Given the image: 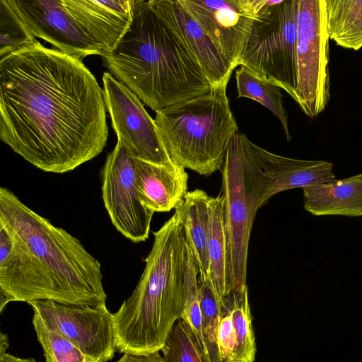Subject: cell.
Returning a JSON list of instances; mask_svg holds the SVG:
<instances>
[{
	"label": "cell",
	"instance_id": "603a6c76",
	"mask_svg": "<svg viewBox=\"0 0 362 362\" xmlns=\"http://www.w3.org/2000/svg\"><path fill=\"white\" fill-rule=\"evenodd\" d=\"M223 303H227L230 308L236 336V345L230 362H254L257 348L247 286L230 293L221 301V305Z\"/></svg>",
	"mask_w": 362,
	"mask_h": 362
},
{
	"label": "cell",
	"instance_id": "83f0119b",
	"mask_svg": "<svg viewBox=\"0 0 362 362\" xmlns=\"http://www.w3.org/2000/svg\"><path fill=\"white\" fill-rule=\"evenodd\" d=\"M217 344L223 362H230L236 345V336L230 306L223 303Z\"/></svg>",
	"mask_w": 362,
	"mask_h": 362
},
{
	"label": "cell",
	"instance_id": "277c9868",
	"mask_svg": "<svg viewBox=\"0 0 362 362\" xmlns=\"http://www.w3.org/2000/svg\"><path fill=\"white\" fill-rule=\"evenodd\" d=\"M153 234V243L135 289L112 313L119 353L160 351L182 314L188 243L180 206Z\"/></svg>",
	"mask_w": 362,
	"mask_h": 362
},
{
	"label": "cell",
	"instance_id": "4dcf8cb0",
	"mask_svg": "<svg viewBox=\"0 0 362 362\" xmlns=\"http://www.w3.org/2000/svg\"><path fill=\"white\" fill-rule=\"evenodd\" d=\"M8 335L2 332L0 333V356L6 354V350L8 347Z\"/></svg>",
	"mask_w": 362,
	"mask_h": 362
},
{
	"label": "cell",
	"instance_id": "9a60e30c",
	"mask_svg": "<svg viewBox=\"0 0 362 362\" xmlns=\"http://www.w3.org/2000/svg\"><path fill=\"white\" fill-rule=\"evenodd\" d=\"M165 23L199 64L211 89L227 87L235 67L179 0H150Z\"/></svg>",
	"mask_w": 362,
	"mask_h": 362
},
{
	"label": "cell",
	"instance_id": "7c38bea8",
	"mask_svg": "<svg viewBox=\"0 0 362 362\" xmlns=\"http://www.w3.org/2000/svg\"><path fill=\"white\" fill-rule=\"evenodd\" d=\"M28 303L48 327L96 362H107L115 356L113 317L105 304L79 307L49 300Z\"/></svg>",
	"mask_w": 362,
	"mask_h": 362
},
{
	"label": "cell",
	"instance_id": "8fae6325",
	"mask_svg": "<svg viewBox=\"0 0 362 362\" xmlns=\"http://www.w3.org/2000/svg\"><path fill=\"white\" fill-rule=\"evenodd\" d=\"M101 174L103 203L113 226L134 243L146 240L154 212L142 203L135 158L120 140L107 155Z\"/></svg>",
	"mask_w": 362,
	"mask_h": 362
},
{
	"label": "cell",
	"instance_id": "cb8c5ba5",
	"mask_svg": "<svg viewBox=\"0 0 362 362\" xmlns=\"http://www.w3.org/2000/svg\"><path fill=\"white\" fill-rule=\"evenodd\" d=\"M199 294L202 315V331L206 346V362H223L217 344L222 315L221 302L210 278L198 276Z\"/></svg>",
	"mask_w": 362,
	"mask_h": 362
},
{
	"label": "cell",
	"instance_id": "3957f363",
	"mask_svg": "<svg viewBox=\"0 0 362 362\" xmlns=\"http://www.w3.org/2000/svg\"><path fill=\"white\" fill-rule=\"evenodd\" d=\"M101 57L109 73L155 112L211 90L192 55L149 1L136 0L129 29Z\"/></svg>",
	"mask_w": 362,
	"mask_h": 362
},
{
	"label": "cell",
	"instance_id": "44dd1931",
	"mask_svg": "<svg viewBox=\"0 0 362 362\" xmlns=\"http://www.w3.org/2000/svg\"><path fill=\"white\" fill-rule=\"evenodd\" d=\"M238 98H247L262 105L279 120L288 141L291 140L287 112L283 105L280 88L240 66L235 71Z\"/></svg>",
	"mask_w": 362,
	"mask_h": 362
},
{
	"label": "cell",
	"instance_id": "7402d4cb",
	"mask_svg": "<svg viewBox=\"0 0 362 362\" xmlns=\"http://www.w3.org/2000/svg\"><path fill=\"white\" fill-rule=\"evenodd\" d=\"M208 253L209 278L221 302L227 296L226 286V238L223 199L220 194L210 197Z\"/></svg>",
	"mask_w": 362,
	"mask_h": 362
},
{
	"label": "cell",
	"instance_id": "e0dca14e",
	"mask_svg": "<svg viewBox=\"0 0 362 362\" xmlns=\"http://www.w3.org/2000/svg\"><path fill=\"white\" fill-rule=\"evenodd\" d=\"M138 191L145 206L155 212L176 209L188 192V175L179 165L166 166L135 158Z\"/></svg>",
	"mask_w": 362,
	"mask_h": 362
},
{
	"label": "cell",
	"instance_id": "9c48e42d",
	"mask_svg": "<svg viewBox=\"0 0 362 362\" xmlns=\"http://www.w3.org/2000/svg\"><path fill=\"white\" fill-rule=\"evenodd\" d=\"M223 224L226 238L227 296L247 286V262L250 236L255 215L245 188L236 134L233 136L221 168Z\"/></svg>",
	"mask_w": 362,
	"mask_h": 362
},
{
	"label": "cell",
	"instance_id": "f546056e",
	"mask_svg": "<svg viewBox=\"0 0 362 362\" xmlns=\"http://www.w3.org/2000/svg\"><path fill=\"white\" fill-rule=\"evenodd\" d=\"M0 362H37L33 358H21L9 354H4L0 356Z\"/></svg>",
	"mask_w": 362,
	"mask_h": 362
},
{
	"label": "cell",
	"instance_id": "8992f818",
	"mask_svg": "<svg viewBox=\"0 0 362 362\" xmlns=\"http://www.w3.org/2000/svg\"><path fill=\"white\" fill-rule=\"evenodd\" d=\"M298 0H263L239 66L273 83L297 101Z\"/></svg>",
	"mask_w": 362,
	"mask_h": 362
},
{
	"label": "cell",
	"instance_id": "ac0fdd59",
	"mask_svg": "<svg viewBox=\"0 0 362 362\" xmlns=\"http://www.w3.org/2000/svg\"><path fill=\"white\" fill-rule=\"evenodd\" d=\"M304 208L315 216H362V173L303 187Z\"/></svg>",
	"mask_w": 362,
	"mask_h": 362
},
{
	"label": "cell",
	"instance_id": "d6986e66",
	"mask_svg": "<svg viewBox=\"0 0 362 362\" xmlns=\"http://www.w3.org/2000/svg\"><path fill=\"white\" fill-rule=\"evenodd\" d=\"M210 197L199 189L187 193L180 205L188 245L194 256L199 275L209 277L208 241Z\"/></svg>",
	"mask_w": 362,
	"mask_h": 362
},
{
	"label": "cell",
	"instance_id": "f1b7e54d",
	"mask_svg": "<svg viewBox=\"0 0 362 362\" xmlns=\"http://www.w3.org/2000/svg\"><path fill=\"white\" fill-rule=\"evenodd\" d=\"M117 362H166L159 351L147 354H124Z\"/></svg>",
	"mask_w": 362,
	"mask_h": 362
},
{
	"label": "cell",
	"instance_id": "52a82bcc",
	"mask_svg": "<svg viewBox=\"0 0 362 362\" xmlns=\"http://www.w3.org/2000/svg\"><path fill=\"white\" fill-rule=\"evenodd\" d=\"M244 185L255 215L274 195L293 188L329 182L336 178L333 164L279 156L237 133Z\"/></svg>",
	"mask_w": 362,
	"mask_h": 362
},
{
	"label": "cell",
	"instance_id": "484cf974",
	"mask_svg": "<svg viewBox=\"0 0 362 362\" xmlns=\"http://www.w3.org/2000/svg\"><path fill=\"white\" fill-rule=\"evenodd\" d=\"M160 351L166 362H204L187 325L181 318L173 326Z\"/></svg>",
	"mask_w": 362,
	"mask_h": 362
},
{
	"label": "cell",
	"instance_id": "30bf717a",
	"mask_svg": "<svg viewBox=\"0 0 362 362\" xmlns=\"http://www.w3.org/2000/svg\"><path fill=\"white\" fill-rule=\"evenodd\" d=\"M106 109L117 139L134 158L173 166L155 119L129 88L109 72L103 75Z\"/></svg>",
	"mask_w": 362,
	"mask_h": 362
},
{
	"label": "cell",
	"instance_id": "5bb4252c",
	"mask_svg": "<svg viewBox=\"0 0 362 362\" xmlns=\"http://www.w3.org/2000/svg\"><path fill=\"white\" fill-rule=\"evenodd\" d=\"M236 68L263 0H179Z\"/></svg>",
	"mask_w": 362,
	"mask_h": 362
},
{
	"label": "cell",
	"instance_id": "ffe728a7",
	"mask_svg": "<svg viewBox=\"0 0 362 362\" xmlns=\"http://www.w3.org/2000/svg\"><path fill=\"white\" fill-rule=\"evenodd\" d=\"M329 40L355 51L362 47V0H325Z\"/></svg>",
	"mask_w": 362,
	"mask_h": 362
},
{
	"label": "cell",
	"instance_id": "ba28073f",
	"mask_svg": "<svg viewBox=\"0 0 362 362\" xmlns=\"http://www.w3.org/2000/svg\"><path fill=\"white\" fill-rule=\"evenodd\" d=\"M297 28L296 103L312 118L325 109L330 98L325 0H298Z\"/></svg>",
	"mask_w": 362,
	"mask_h": 362
},
{
	"label": "cell",
	"instance_id": "d4e9b609",
	"mask_svg": "<svg viewBox=\"0 0 362 362\" xmlns=\"http://www.w3.org/2000/svg\"><path fill=\"white\" fill-rule=\"evenodd\" d=\"M33 325L42 347L45 362H96L57 332L48 327L35 313Z\"/></svg>",
	"mask_w": 362,
	"mask_h": 362
},
{
	"label": "cell",
	"instance_id": "4fadbf2b",
	"mask_svg": "<svg viewBox=\"0 0 362 362\" xmlns=\"http://www.w3.org/2000/svg\"><path fill=\"white\" fill-rule=\"evenodd\" d=\"M17 16L36 38L82 60L97 54L100 46L92 40L64 6L62 0H6Z\"/></svg>",
	"mask_w": 362,
	"mask_h": 362
},
{
	"label": "cell",
	"instance_id": "6da1fadb",
	"mask_svg": "<svg viewBox=\"0 0 362 362\" xmlns=\"http://www.w3.org/2000/svg\"><path fill=\"white\" fill-rule=\"evenodd\" d=\"M108 127L103 90L82 60L36 39L0 57V139L45 172L98 156Z\"/></svg>",
	"mask_w": 362,
	"mask_h": 362
},
{
	"label": "cell",
	"instance_id": "4316f807",
	"mask_svg": "<svg viewBox=\"0 0 362 362\" xmlns=\"http://www.w3.org/2000/svg\"><path fill=\"white\" fill-rule=\"evenodd\" d=\"M0 57L13 52L36 39L6 0L0 1Z\"/></svg>",
	"mask_w": 362,
	"mask_h": 362
},
{
	"label": "cell",
	"instance_id": "2e32d148",
	"mask_svg": "<svg viewBox=\"0 0 362 362\" xmlns=\"http://www.w3.org/2000/svg\"><path fill=\"white\" fill-rule=\"evenodd\" d=\"M76 21L98 43L103 54L112 52L132 24L136 0H62Z\"/></svg>",
	"mask_w": 362,
	"mask_h": 362
},
{
	"label": "cell",
	"instance_id": "5b68a950",
	"mask_svg": "<svg viewBox=\"0 0 362 362\" xmlns=\"http://www.w3.org/2000/svg\"><path fill=\"white\" fill-rule=\"evenodd\" d=\"M158 125L173 163L209 176L221 170L238 127L226 87L156 112Z\"/></svg>",
	"mask_w": 362,
	"mask_h": 362
},
{
	"label": "cell",
	"instance_id": "7a4b0ae2",
	"mask_svg": "<svg viewBox=\"0 0 362 362\" xmlns=\"http://www.w3.org/2000/svg\"><path fill=\"white\" fill-rule=\"evenodd\" d=\"M0 297L6 303L105 304L99 261L76 238L0 188Z\"/></svg>",
	"mask_w": 362,
	"mask_h": 362
}]
</instances>
